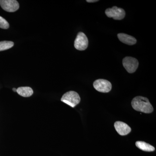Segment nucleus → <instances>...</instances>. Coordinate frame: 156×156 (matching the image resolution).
Masks as SVG:
<instances>
[{"instance_id":"1a4fd4ad","label":"nucleus","mask_w":156,"mask_h":156,"mask_svg":"<svg viewBox=\"0 0 156 156\" xmlns=\"http://www.w3.org/2000/svg\"><path fill=\"white\" fill-rule=\"evenodd\" d=\"M118 38L121 42L129 45L135 44L136 42V39L134 37L124 33H119L118 34Z\"/></svg>"},{"instance_id":"f03ea898","label":"nucleus","mask_w":156,"mask_h":156,"mask_svg":"<svg viewBox=\"0 0 156 156\" xmlns=\"http://www.w3.org/2000/svg\"><path fill=\"white\" fill-rule=\"evenodd\" d=\"M81 98L80 95L74 91H69L65 93L62 97L61 101L73 108L80 103Z\"/></svg>"},{"instance_id":"9d476101","label":"nucleus","mask_w":156,"mask_h":156,"mask_svg":"<svg viewBox=\"0 0 156 156\" xmlns=\"http://www.w3.org/2000/svg\"><path fill=\"white\" fill-rule=\"evenodd\" d=\"M135 144L136 147L144 151L152 152L155 151L154 147L144 141H137Z\"/></svg>"},{"instance_id":"20e7f679","label":"nucleus","mask_w":156,"mask_h":156,"mask_svg":"<svg viewBox=\"0 0 156 156\" xmlns=\"http://www.w3.org/2000/svg\"><path fill=\"white\" fill-rule=\"evenodd\" d=\"M122 62L123 66L130 73L135 72L139 65L138 60L136 58L130 56L123 58Z\"/></svg>"},{"instance_id":"4468645a","label":"nucleus","mask_w":156,"mask_h":156,"mask_svg":"<svg viewBox=\"0 0 156 156\" xmlns=\"http://www.w3.org/2000/svg\"><path fill=\"white\" fill-rule=\"evenodd\" d=\"M98 0H87V2L89 3H94L98 2Z\"/></svg>"},{"instance_id":"9b49d317","label":"nucleus","mask_w":156,"mask_h":156,"mask_svg":"<svg viewBox=\"0 0 156 156\" xmlns=\"http://www.w3.org/2000/svg\"><path fill=\"white\" fill-rule=\"evenodd\" d=\"M17 92L24 97H30L33 94L34 92L32 88L30 87H20L17 89Z\"/></svg>"},{"instance_id":"0eeeda50","label":"nucleus","mask_w":156,"mask_h":156,"mask_svg":"<svg viewBox=\"0 0 156 156\" xmlns=\"http://www.w3.org/2000/svg\"><path fill=\"white\" fill-rule=\"evenodd\" d=\"M0 5L5 11L9 12L17 11L19 8V4L16 0H0Z\"/></svg>"},{"instance_id":"f8f14e48","label":"nucleus","mask_w":156,"mask_h":156,"mask_svg":"<svg viewBox=\"0 0 156 156\" xmlns=\"http://www.w3.org/2000/svg\"><path fill=\"white\" fill-rule=\"evenodd\" d=\"M14 43L10 41H3L0 42V51H4L12 48L14 46Z\"/></svg>"},{"instance_id":"423d86ee","label":"nucleus","mask_w":156,"mask_h":156,"mask_svg":"<svg viewBox=\"0 0 156 156\" xmlns=\"http://www.w3.org/2000/svg\"><path fill=\"white\" fill-rule=\"evenodd\" d=\"M93 87L97 91L103 93H107L111 90V83L107 80L98 79L93 83Z\"/></svg>"},{"instance_id":"f257e3e1","label":"nucleus","mask_w":156,"mask_h":156,"mask_svg":"<svg viewBox=\"0 0 156 156\" xmlns=\"http://www.w3.org/2000/svg\"><path fill=\"white\" fill-rule=\"evenodd\" d=\"M131 105L135 110L144 113H151L154 111L153 107L148 99L143 96L134 97L131 101Z\"/></svg>"},{"instance_id":"2eb2a0df","label":"nucleus","mask_w":156,"mask_h":156,"mask_svg":"<svg viewBox=\"0 0 156 156\" xmlns=\"http://www.w3.org/2000/svg\"><path fill=\"white\" fill-rule=\"evenodd\" d=\"M17 89H15V88H13V91L14 92H17Z\"/></svg>"},{"instance_id":"39448f33","label":"nucleus","mask_w":156,"mask_h":156,"mask_svg":"<svg viewBox=\"0 0 156 156\" xmlns=\"http://www.w3.org/2000/svg\"><path fill=\"white\" fill-rule=\"evenodd\" d=\"M89 44L88 38L85 34L79 32L75 40L74 47L77 50L83 51L87 49Z\"/></svg>"},{"instance_id":"7ed1b4c3","label":"nucleus","mask_w":156,"mask_h":156,"mask_svg":"<svg viewBox=\"0 0 156 156\" xmlns=\"http://www.w3.org/2000/svg\"><path fill=\"white\" fill-rule=\"evenodd\" d=\"M105 13L108 17L113 18L115 20H122L126 16L125 10L116 6L113 7L111 9H107Z\"/></svg>"},{"instance_id":"ddd939ff","label":"nucleus","mask_w":156,"mask_h":156,"mask_svg":"<svg viewBox=\"0 0 156 156\" xmlns=\"http://www.w3.org/2000/svg\"><path fill=\"white\" fill-rule=\"evenodd\" d=\"M9 27V24L5 18L0 16V28L7 29Z\"/></svg>"},{"instance_id":"6e6552de","label":"nucleus","mask_w":156,"mask_h":156,"mask_svg":"<svg viewBox=\"0 0 156 156\" xmlns=\"http://www.w3.org/2000/svg\"><path fill=\"white\" fill-rule=\"evenodd\" d=\"M114 127L117 132L122 136L127 135L131 132V128L123 122L117 121L115 123Z\"/></svg>"}]
</instances>
